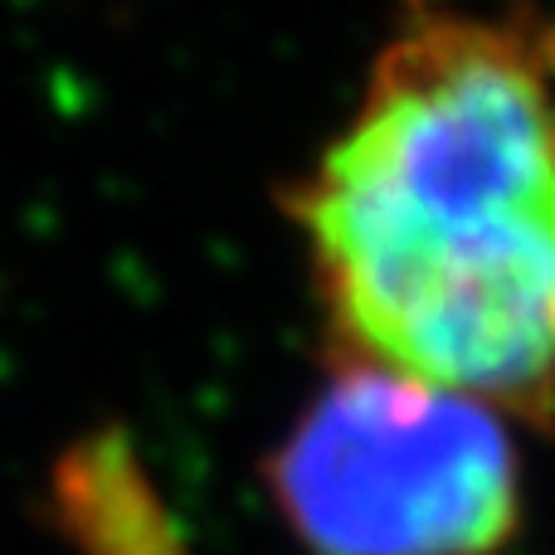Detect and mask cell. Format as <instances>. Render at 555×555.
I'll list each match as a JSON object with an SVG mask.
<instances>
[{
  "label": "cell",
  "instance_id": "6da1fadb",
  "mask_svg": "<svg viewBox=\"0 0 555 555\" xmlns=\"http://www.w3.org/2000/svg\"><path fill=\"white\" fill-rule=\"evenodd\" d=\"M287 215L336 356L555 429V83L527 29L410 25Z\"/></svg>",
  "mask_w": 555,
  "mask_h": 555
},
{
  "label": "cell",
  "instance_id": "7a4b0ae2",
  "mask_svg": "<svg viewBox=\"0 0 555 555\" xmlns=\"http://www.w3.org/2000/svg\"><path fill=\"white\" fill-rule=\"evenodd\" d=\"M263 482L302 555H502L527 521L507 414L346 356Z\"/></svg>",
  "mask_w": 555,
  "mask_h": 555
}]
</instances>
